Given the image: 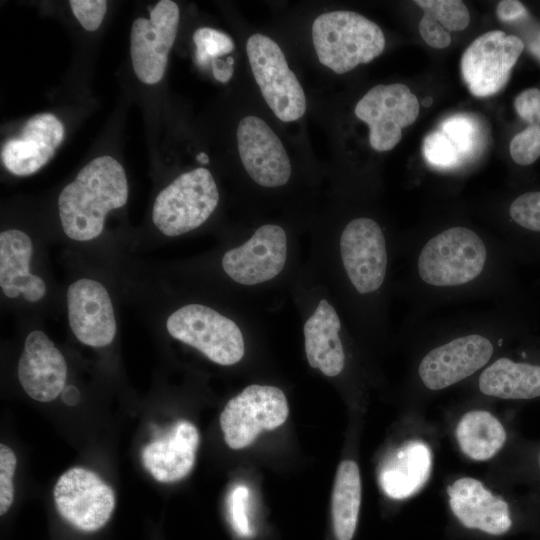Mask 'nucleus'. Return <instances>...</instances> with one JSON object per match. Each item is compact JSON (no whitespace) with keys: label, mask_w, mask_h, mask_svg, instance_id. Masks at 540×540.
<instances>
[{"label":"nucleus","mask_w":540,"mask_h":540,"mask_svg":"<svg viewBox=\"0 0 540 540\" xmlns=\"http://www.w3.org/2000/svg\"><path fill=\"white\" fill-rule=\"evenodd\" d=\"M128 199L124 168L111 156L97 157L84 166L58 197V210L65 234L76 241L99 236L105 216L123 207Z\"/></svg>","instance_id":"3"},{"label":"nucleus","mask_w":540,"mask_h":540,"mask_svg":"<svg viewBox=\"0 0 540 540\" xmlns=\"http://www.w3.org/2000/svg\"><path fill=\"white\" fill-rule=\"evenodd\" d=\"M195 60L199 67L210 68L213 77L227 83L234 73V58L223 59L235 49L233 39L226 33L210 27L198 28L193 34Z\"/></svg>","instance_id":"27"},{"label":"nucleus","mask_w":540,"mask_h":540,"mask_svg":"<svg viewBox=\"0 0 540 540\" xmlns=\"http://www.w3.org/2000/svg\"><path fill=\"white\" fill-rule=\"evenodd\" d=\"M528 50L540 62V34L529 42Z\"/></svg>","instance_id":"40"},{"label":"nucleus","mask_w":540,"mask_h":540,"mask_svg":"<svg viewBox=\"0 0 540 540\" xmlns=\"http://www.w3.org/2000/svg\"><path fill=\"white\" fill-rule=\"evenodd\" d=\"M246 52L254 79L275 116L283 122L300 119L306 112V96L280 46L256 33L248 38Z\"/></svg>","instance_id":"6"},{"label":"nucleus","mask_w":540,"mask_h":540,"mask_svg":"<svg viewBox=\"0 0 540 540\" xmlns=\"http://www.w3.org/2000/svg\"><path fill=\"white\" fill-rule=\"evenodd\" d=\"M32 252L31 239L23 231L8 229L1 232L0 286L8 298L22 294L27 301L35 302L44 297V281L29 270Z\"/></svg>","instance_id":"21"},{"label":"nucleus","mask_w":540,"mask_h":540,"mask_svg":"<svg viewBox=\"0 0 540 540\" xmlns=\"http://www.w3.org/2000/svg\"><path fill=\"white\" fill-rule=\"evenodd\" d=\"M340 330V318L335 308L325 299L319 302L304 325L308 363L328 377L339 375L345 366Z\"/></svg>","instance_id":"22"},{"label":"nucleus","mask_w":540,"mask_h":540,"mask_svg":"<svg viewBox=\"0 0 540 540\" xmlns=\"http://www.w3.org/2000/svg\"><path fill=\"white\" fill-rule=\"evenodd\" d=\"M287 258V239L284 229L266 224L241 246L227 251L222 258L225 273L235 282L256 285L276 277Z\"/></svg>","instance_id":"15"},{"label":"nucleus","mask_w":540,"mask_h":540,"mask_svg":"<svg viewBox=\"0 0 540 540\" xmlns=\"http://www.w3.org/2000/svg\"><path fill=\"white\" fill-rule=\"evenodd\" d=\"M461 451L475 461L494 457L506 441L502 423L489 411L471 410L465 413L456 427Z\"/></svg>","instance_id":"25"},{"label":"nucleus","mask_w":540,"mask_h":540,"mask_svg":"<svg viewBox=\"0 0 540 540\" xmlns=\"http://www.w3.org/2000/svg\"><path fill=\"white\" fill-rule=\"evenodd\" d=\"M479 391L501 399H533L540 396V365L500 357L478 377Z\"/></svg>","instance_id":"24"},{"label":"nucleus","mask_w":540,"mask_h":540,"mask_svg":"<svg viewBox=\"0 0 540 540\" xmlns=\"http://www.w3.org/2000/svg\"><path fill=\"white\" fill-rule=\"evenodd\" d=\"M249 490L244 485L235 486L228 496V513L230 523L241 536H250L252 529L247 514Z\"/></svg>","instance_id":"33"},{"label":"nucleus","mask_w":540,"mask_h":540,"mask_svg":"<svg viewBox=\"0 0 540 540\" xmlns=\"http://www.w3.org/2000/svg\"><path fill=\"white\" fill-rule=\"evenodd\" d=\"M415 4L449 32L464 30L469 25L470 13L462 1L416 0Z\"/></svg>","instance_id":"28"},{"label":"nucleus","mask_w":540,"mask_h":540,"mask_svg":"<svg viewBox=\"0 0 540 540\" xmlns=\"http://www.w3.org/2000/svg\"><path fill=\"white\" fill-rule=\"evenodd\" d=\"M496 15L499 20L510 22L526 17L528 11L520 1L503 0L496 7Z\"/></svg>","instance_id":"38"},{"label":"nucleus","mask_w":540,"mask_h":540,"mask_svg":"<svg viewBox=\"0 0 540 540\" xmlns=\"http://www.w3.org/2000/svg\"><path fill=\"white\" fill-rule=\"evenodd\" d=\"M196 159L201 164H207L209 162V157L204 152H200L199 154H197Z\"/></svg>","instance_id":"41"},{"label":"nucleus","mask_w":540,"mask_h":540,"mask_svg":"<svg viewBox=\"0 0 540 540\" xmlns=\"http://www.w3.org/2000/svg\"><path fill=\"white\" fill-rule=\"evenodd\" d=\"M523 50L524 42L518 36L501 30L478 36L461 57L462 79L470 93L488 97L500 92Z\"/></svg>","instance_id":"10"},{"label":"nucleus","mask_w":540,"mask_h":540,"mask_svg":"<svg viewBox=\"0 0 540 540\" xmlns=\"http://www.w3.org/2000/svg\"><path fill=\"white\" fill-rule=\"evenodd\" d=\"M539 124H540V106L533 117L531 125H539Z\"/></svg>","instance_id":"42"},{"label":"nucleus","mask_w":540,"mask_h":540,"mask_svg":"<svg viewBox=\"0 0 540 540\" xmlns=\"http://www.w3.org/2000/svg\"><path fill=\"white\" fill-rule=\"evenodd\" d=\"M422 152L429 164L443 169L454 167L461 159L454 144L440 130L425 136Z\"/></svg>","instance_id":"30"},{"label":"nucleus","mask_w":540,"mask_h":540,"mask_svg":"<svg viewBox=\"0 0 540 540\" xmlns=\"http://www.w3.org/2000/svg\"><path fill=\"white\" fill-rule=\"evenodd\" d=\"M238 152L248 175L267 188L285 185L291 176V162L279 137L261 118L243 117L236 132Z\"/></svg>","instance_id":"14"},{"label":"nucleus","mask_w":540,"mask_h":540,"mask_svg":"<svg viewBox=\"0 0 540 540\" xmlns=\"http://www.w3.org/2000/svg\"><path fill=\"white\" fill-rule=\"evenodd\" d=\"M199 433L194 424L180 420L162 438L152 441L142 450V462L159 482L171 483L183 479L194 466Z\"/></svg>","instance_id":"20"},{"label":"nucleus","mask_w":540,"mask_h":540,"mask_svg":"<svg viewBox=\"0 0 540 540\" xmlns=\"http://www.w3.org/2000/svg\"><path fill=\"white\" fill-rule=\"evenodd\" d=\"M289 407L283 391L253 384L228 401L220 415L226 444L235 450L249 446L264 430L281 426Z\"/></svg>","instance_id":"9"},{"label":"nucleus","mask_w":540,"mask_h":540,"mask_svg":"<svg viewBox=\"0 0 540 540\" xmlns=\"http://www.w3.org/2000/svg\"><path fill=\"white\" fill-rule=\"evenodd\" d=\"M422 104H423L425 107H429V106L432 104V98H431V97H426V98L422 101Z\"/></svg>","instance_id":"43"},{"label":"nucleus","mask_w":540,"mask_h":540,"mask_svg":"<svg viewBox=\"0 0 540 540\" xmlns=\"http://www.w3.org/2000/svg\"><path fill=\"white\" fill-rule=\"evenodd\" d=\"M312 40L320 63L336 74L377 58L385 48V36L373 21L353 11H330L312 24Z\"/></svg>","instance_id":"4"},{"label":"nucleus","mask_w":540,"mask_h":540,"mask_svg":"<svg viewBox=\"0 0 540 540\" xmlns=\"http://www.w3.org/2000/svg\"><path fill=\"white\" fill-rule=\"evenodd\" d=\"M179 19L178 5L171 0H161L151 10L149 19L140 17L133 22L130 54L133 70L143 83L152 85L162 79Z\"/></svg>","instance_id":"13"},{"label":"nucleus","mask_w":540,"mask_h":540,"mask_svg":"<svg viewBox=\"0 0 540 540\" xmlns=\"http://www.w3.org/2000/svg\"><path fill=\"white\" fill-rule=\"evenodd\" d=\"M62 400L70 406L76 405L80 400V394L77 388L70 385L65 387L61 393Z\"/></svg>","instance_id":"39"},{"label":"nucleus","mask_w":540,"mask_h":540,"mask_svg":"<svg viewBox=\"0 0 540 540\" xmlns=\"http://www.w3.org/2000/svg\"><path fill=\"white\" fill-rule=\"evenodd\" d=\"M67 364L47 335L28 334L18 362V379L24 391L39 402L54 400L65 388Z\"/></svg>","instance_id":"18"},{"label":"nucleus","mask_w":540,"mask_h":540,"mask_svg":"<svg viewBox=\"0 0 540 540\" xmlns=\"http://www.w3.org/2000/svg\"><path fill=\"white\" fill-rule=\"evenodd\" d=\"M455 517L467 528L491 535L509 531L512 519L508 503L475 478L463 477L447 488Z\"/></svg>","instance_id":"19"},{"label":"nucleus","mask_w":540,"mask_h":540,"mask_svg":"<svg viewBox=\"0 0 540 540\" xmlns=\"http://www.w3.org/2000/svg\"><path fill=\"white\" fill-rule=\"evenodd\" d=\"M346 276L359 295L379 292L387 278L388 244L380 224L369 217H358L344 227L339 241Z\"/></svg>","instance_id":"8"},{"label":"nucleus","mask_w":540,"mask_h":540,"mask_svg":"<svg viewBox=\"0 0 540 540\" xmlns=\"http://www.w3.org/2000/svg\"><path fill=\"white\" fill-rule=\"evenodd\" d=\"M166 328L173 338L217 364L233 365L244 356V338L238 325L207 306L188 304L177 309L168 317Z\"/></svg>","instance_id":"7"},{"label":"nucleus","mask_w":540,"mask_h":540,"mask_svg":"<svg viewBox=\"0 0 540 540\" xmlns=\"http://www.w3.org/2000/svg\"><path fill=\"white\" fill-rule=\"evenodd\" d=\"M509 216L519 227L540 233V191L517 196L509 206Z\"/></svg>","instance_id":"31"},{"label":"nucleus","mask_w":540,"mask_h":540,"mask_svg":"<svg viewBox=\"0 0 540 540\" xmlns=\"http://www.w3.org/2000/svg\"><path fill=\"white\" fill-rule=\"evenodd\" d=\"M74 16L87 31H95L101 25L107 10L105 0H70Z\"/></svg>","instance_id":"35"},{"label":"nucleus","mask_w":540,"mask_h":540,"mask_svg":"<svg viewBox=\"0 0 540 540\" xmlns=\"http://www.w3.org/2000/svg\"><path fill=\"white\" fill-rule=\"evenodd\" d=\"M431 463V451L425 443L405 442L382 463L378 475L380 487L390 498L410 497L428 480Z\"/></svg>","instance_id":"23"},{"label":"nucleus","mask_w":540,"mask_h":540,"mask_svg":"<svg viewBox=\"0 0 540 540\" xmlns=\"http://www.w3.org/2000/svg\"><path fill=\"white\" fill-rule=\"evenodd\" d=\"M17 459L6 445H0V514L4 515L14 499L13 475Z\"/></svg>","instance_id":"34"},{"label":"nucleus","mask_w":540,"mask_h":540,"mask_svg":"<svg viewBox=\"0 0 540 540\" xmlns=\"http://www.w3.org/2000/svg\"><path fill=\"white\" fill-rule=\"evenodd\" d=\"M60 515L77 529L95 531L111 517L115 494L96 473L80 467L64 472L53 490Z\"/></svg>","instance_id":"12"},{"label":"nucleus","mask_w":540,"mask_h":540,"mask_svg":"<svg viewBox=\"0 0 540 540\" xmlns=\"http://www.w3.org/2000/svg\"><path fill=\"white\" fill-rule=\"evenodd\" d=\"M63 137V124L55 115H34L28 119L18 136L3 144L2 163L14 175H31L52 158Z\"/></svg>","instance_id":"17"},{"label":"nucleus","mask_w":540,"mask_h":540,"mask_svg":"<svg viewBox=\"0 0 540 540\" xmlns=\"http://www.w3.org/2000/svg\"><path fill=\"white\" fill-rule=\"evenodd\" d=\"M440 131L451 140L461 158L469 156L477 143V127L467 115L457 114L446 118Z\"/></svg>","instance_id":"29"},{"label":"nucleus","mask_w":540,"mask_h":540,"mask_svg":"<svg viewBox=\"0 0 540 540\" xmlns=\"http://www.w3.org/2000/svg\"><path fill=\"white\" fill-rule=\"evenodd\" d=\"M418 114L417 97L402 83L376 85L355 106L356 117L369 127L370 146L378 152L393 149L402 138V129Z\"/></svg>","instance_id":"11"},{"label":"nucleus","mask_w":540,"mask_h":540,"mask_svg":"<svg viewBox=\"0 0 540 540\" xmlns=\"http://www.w3.org/2000/svg\"><path fill=\"white\" fill-rule=\"evenodd\" d=\"M361 503V478L356 462L344 460L337 469L332 492V519L337 540H351Z\"/></svg>","instance_id":"26"},{"label":"nucleus","mask_w":540,"mask_h":540,"mask_svg":"<svg viewBox=\"0 0 540 540\" xmlns=\"http://www.w3.org/2000/svg\"><path fill=\"white\" fill-rule=\"evenodd\" d=\"M68 320L76 338L85 345L104 347L116 334L114 309L106 288L82 278L67 290Z\"/></svg>","instance_id":"16"},{"label":"nucleus","mask_w":540,"mask_h":540,"mask_svg":"<svg viewBox=\"0 0 540 540\" xmlns=\"http://www.w3.org/2000/svg\"><path fill=\"white\" fill-rule=\"evenodd\" d=\"M510 155L519 165H531L540 157V125H529L510 142Z\"/></svg>","instance_id":"32"},{"label":"nucleus","mask_w":540,"mask_h":540,"mask_svg":"<svg viewBox=\"0 0 540 540\" xmlns=\"http://www.w3.org/2000/svg\"><path fill=\"white\" fill-rule=\"evenodd\" d=\"M539 106L540 89L538 88L524 90L514 100V108L517 114L530 125Z\"/></svg>","instance_id":"37"},{"label":"nucleus","mask_w":540,"mask_h":540,"mask_svg":"<svg viewBox=\"0 0 540 540\" xmlns=\"http://www.w3.org/2000/svg\"><path fill=\"white\" fill-rule=\"evenodd\" d=\"M419 32L423 40L433 48L443 49L451 43L450 32L428 14L424 13L421 18Z\"/></svg>","instance_id":"36"},{"label":"nucleus","mask_w":540,"mask_h":540,"mask_svg":"<svg viewBox=\"0 0 540 540\" xmlns=\"http://www.w3.org/2000/svg\"><path fill=\"white\" fill-rule=\"evenodd\" d=\"M436 323L443 339L430 347L417 365L418 379L430 391L449 388L483 370L502 342L496 309Z\"/></svg>","instance_id":"2"},{"label":"nucleus","mask_w":540,"mask_h":540,"mask_svg":"<svg viewBox=\"0 0 540 540\" xmlns=\"http://www.w3.org/2000/svg\"><path fill=\"white\" fill-rule=\"evenodd\" d=\"M499 244L465 225L444 227L414 242L409 279L420 314L450 302L495 299L500 289Z\"/></svg>","instance_id":"1"},{"label":"nucleus","mask_w":540,"mask_h":540,"mask_svg":"<svg viewBox=\"0 0 540 540\" xmlns=\"http://www.w3.org/2000/svg\"><path fill=\"white\" fill-rule=\"evenodd\" d=\"M218 201V188L210 171L193 169L159 192L152 210L153 223L166 236L185 234L201 226Z\"/></svg>","instance_id":"5"}]
</instances>
